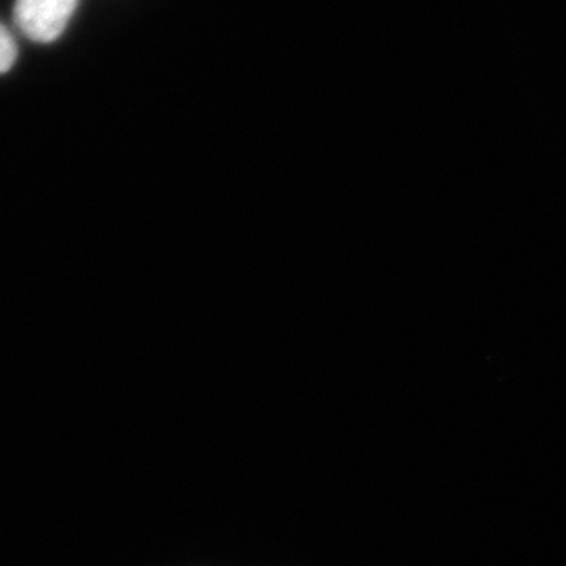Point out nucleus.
I'll use <instances>...</instances> for the list:
<instances>
[{
    "label": "nucleus",
    "mask_w": 566,
    "mask_h": 566,
    "mask_svg": "<svg viewBox=\"0 0 566 566\" xmlns=\"http://www.w3.org/2000/svg\"><path fill=\"white\" fill-rule=\"evenodd\" d=\"M81 0H15L13 20L25 39L49 44L63 36Z\"/></svg>",
    "instance_id": "1"
},
{
    "label": "nucleus",
    "mask_w": 566,
    "mask_h": 566,
    "mask_svg": "<svg viewBox=\"0 0 566 566\" xmlns=\"http://www.w3.org/2000/svg\"><path fill=\"white\" fill-rule=\"evenodd\" d=\"M18 55H20L18 42L9 32V28L0 21V74H7L9 70H13Z\"/></svg>",
    "instance_id": "2"
}]
</instances>
